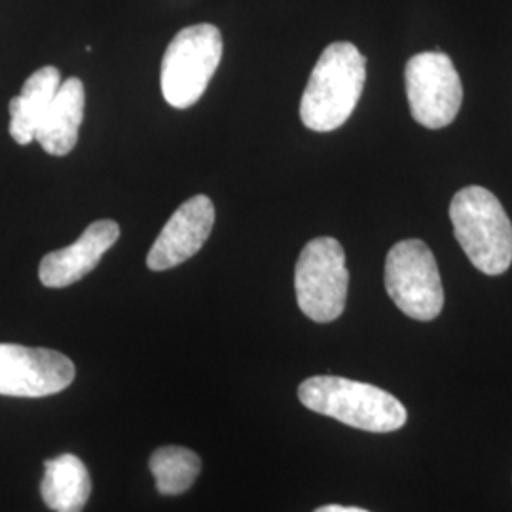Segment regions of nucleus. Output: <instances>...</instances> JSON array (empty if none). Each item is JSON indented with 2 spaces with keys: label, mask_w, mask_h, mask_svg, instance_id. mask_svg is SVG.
<instances>
[{
  "label": "nucleus",
  "mask_w": 512,
  "mask_h": 512,
  "mask_svg": "<svg viewBox=\"0 0 512 512\" xmlns=\"http://www.w3.org/2000/svg\"><path fill=\"white\" fill-rule=\"evenodd\" d=\"M366 57L351 42H332L315 63L300 101L302 124L327 133L342 128L363 95Z\"/></svg>",
  "instance_id": "f257e3e1"
},
{
  "label": "nucleus",
  "mask_w": 512,
  "mask_h": 512,
  "mask_svg": "<svg viewBox=\"0 0 512 512\" xmlns=\"http://www.w3.org/2000/svg\"><path fill=\"white\" fill-rule=\"evenodd\" d=\"M298 399L311 412L368 433H393L408 418L403 403L391 393L338 376L308 378L298 387Z\"/></svg>",
  "instance_id": "f03ea898"
},
{
  "label": "nucleus",
  "mask_w": 512,
  "mask_h": 512,
  "mask_svg": "<svg viewBox=\"0 0 512 512\" xmlns=\"http://www.w3.org/2000/svg\"><path fill=\"white\" fill-rule=\"evenodd\" d=\"M450 219L463 253L476 270L501 275L511 268V219L488 188H461L450 203Z\"/></svg>",
  "instance_id": "7ed1b4c3"
},
{
  "label": "nucleus",
  "mask_w": 512,
  "mask_h": 512,
  "mask_svg": "<svg viewBox=\"0 0 512 512\" xmlns=\"http://www.w3.org/2000/svg\"><path fill=\"white\" fill-rule=\"evenodd\" d=\"M222 35L211 23L179 31L162 59L160 84L164 99L175 109H190L202 99L222 59Z\"/></svg>",
  "instance_id": "20e7f679"
},
{
  "label": "nucleus",
  "mask_w": 512,
  "mask_h": 512,
  "mask_svg": "<svg viewBox=\"0 0 512 512\" xmlns=\"http://www.w3.org/2000/svg\"><path fill=\"white\" fill-rule=\"evenodd\" d=\"M346 253L334 238H315L302 249L294 270L298 308L315 323H332L348 300Z\"/></svg>",
  "instance_id": "39448f33"
},
{
  "label": "nucleus",
  "mask_w": 512,
  "mask_h": 512,
  "mask_svg": "<svg viewBox=\"0 0 512 512\" xmlns=\"http://www.w3.org/2000/svg\"><path fill=\"white\" fill-rule=\"evenodd\" d=\"M385 291L404 315L433 321L444 308V289L433 251L421 239H404L385 258Z\"/></svg>",
  "instance_id": "423d86ee"
},
{
  "label": "nucleus",
  "mask_w": 512,
  "mask_h": 512,
  "mask_svg": "<svg viewBox=\"0 0 512 512\" xmlns=\"http://www.w3.org/2000/svg\"><path fill=\"white\" fill-rule=\"evenodd\" d=\"M412 118L427 129H442L458 118L463 86L452 59L442 52L416 54L404 69Z\"/></svg>",
  "instance_id": "0eeeda50"
},
{
  "label": "nucleus",
  "mask_w": 512,
  "mask_h": 512,
  "mask_svg": "<svg viewBox=\"0 0 512 512\" xmlns=\"http://www.w3.org/2000/svg\"><path fill=\"white\" fill-rule=\"evenodd\" d=\"M74 363L63 353L19 344H0V395L50 397L73 384Z\"/></svg>",
  "instance_id": "6e6552de"
},
{
  "label": "nucleus",
  "mask_w": 512,
  "mask_h": 512,
  "mask_svg": "<svg viewBox=\"0 0 512 512\" xmlns=\"http://www.w3.org/2000/svg\"><path fill=\"white\" fill-rule=\"evenodd\" d=\"M215 226V205L211 198L198 194L186 202L167 220L164 230L150 247L147 266L152 272H165L181 266L198 255Z\"/></svg>",
  "instance_id": "1a4fd4ad"
},
{
  "label": "nucleus",
  "mask_w": 512,
  "mask_h": 512,
  "mask_svg": "<svg viewBox=\"0 0 512 512\" xmlns=\"http://www.w3.org/2000/svg\"><path fill=\"white\" fill-rule=\"evenodd\" d=\"M118 238L120 226L114 220H95L73 245L52 251L40 260L38 277L42 285L50 289L74 285L95 270V266Z\"/></svg>",
  "instance_id": "9d476101"
},
{
  "label": "nucleus",
  "mask_w": 512,
  "mask_h": 512,
  "mask_svg": "<svg viewBox=\"0 0 512 512\" xmlns=\"http://www.w3.org/2000/svg\"><path fill=\"white\" fill-rule=\"evenodd\" d=\"M84 109L86 90L82 80L73 76L61 82L35 139L44 152L57 158L73 152L78 143L80 126L84 122Z\"/></svg>",
  "instance_id": "9b49d317"
},
{
  "label": "nucleus",
  "mask_w": 512,
  "mask_h": 512,
  "mask_svg": "<svg viewBox=\"0 0 512 512\" xmlns=\"http://www.w3.org/2000/svg\"><path fill=\"white\" fill-rule=\"evenodd\" d=\"M61 86V73L48 65L31 74L18 97L10 101V135L25 147L37 139V131Z\"/></svg>",
  "instance_id": "f8f14e48"
},
{
  "label": "nucleus",
  "mask_w": 512,
  "mask_h": 512,
  "mask_svg": "<svg viewBox=\"0 0 512 512\" xmlns=\"http://www.w3.org/2000/svg\"><path fill=\"white\" fill-rule=\"evenodd\" d=\"M40 494L54 512H82L92 494V478L84 461L73 454L44 461Z\"/></svg>",
  "instance_id": "ddd939ff"
},
{
  "label": "nucleus",
  "mask_w": 512,
  "mask_h": 512,
  "mask_svg": "<svg viewBox=\"0 0 512 512\" xmlns=\"http://www.w3.org/2000/svg\"><path fill=\"white\" fill-rule=\"evenodd\" d=\"M150 471L160 494L181 495L196 482L202 471V459L181 446H165L152 454Z\"/></svg>",
  "instance_id": "4468645a"
},
{
  "label": "nucleus",
  "mask_w": 512,
  "mask_h": 512,
  "mask_svg": "<svg viewBox=\"0 0 512 512\" xmlns=\"http://www.w3.org/2000/svg\"><path fill=\"white\" fill-rule=\"evenodd\" d=\"M313 512H368L365 509H359V507H344V505H325V507H319Z\"/></svg>",
  "instance_id": "2eb2a0df"
}]
</instances>
